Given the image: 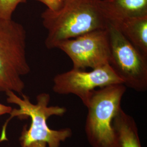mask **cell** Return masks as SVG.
Segmentation results:
<instances>
[{"label":"cell","instance_id":"6da1fadb","mask_svg":"<svg viewBox=\"0 0 147 147\" xmlns=\"http://www.w3.org/2000/svg\"><path fill=\"white\" fill-rule=\"evenodd\" d=\"M41 17L47 31L45 45L49 49L89 32L106 29L108 24L100 0H65L60 10L47 9Z\"/></svg>","mask_w":147,"mask_h":147},{"label":"cell","instance_id":"7a4b0ae2","mask_svg":"<svg viewBox=\"0 0 147 147\" xmlns=\"http://www.w3.org/2000/svg\"><path fill=\"white\" fill-rule=\"evenodd\" d=\"M8 103L14 104L19 109H13L9 113L11 117L4 125L0 142L7 140L5 130L7 124L13 117L20 119L30 117L31 123L27 128L24 127L20 137L21 147H27L34 142H44L48 147H60L61 142H64L72 135V131L69 128L60 130L51 129L47 125V121L51 116H62L65 113L66 109L59 106H49L50 100V95L41 93L37 97V104H33L29 98L22 94V98L17 96L14 92H5Z\"/></svg>","mask_w":147,"mask_h":147},{"label":"cell","instance_id":"3957f363","mask_svg":"<svg viewBox=\"0 0 147 147\" xmlns=\"http://www.w3.org/2000/svg\"><path fill=\"white\" fill-rule=\"evenodd\" d=\"M126 92L123 84L95 89L87 106L85 132L92 147H119L112 121L121 108Z\"/></svg>","mask_w":147,"mask_h":147},{"label":"cell","instance_id":"277c9868","mask_svg":"<svg viewBox=\"0 0 147 147\" xmlns=\"http://www.w3.org/2000/svg\"><path fill=\"white\" fill-rule=\"evenodd\" d=\"M26 32L21 24L0 19V92L22 94V76L30 73L26 58Z\"/></svg>","mask_w":147,"mask_h":147},{"label":"cell","instance_id":"5b68a950","mask_svg":"<svg viewBox=\"0 0 147 147\" xmlns=\"http://www.w3.org/2000/svg\"><path fill=\"white\" fill-rule=\"evenodd\" d=\"M110 43L109 65L126 87L137 92L147 89V57L120 32L107 24Z\"/></svg>","mask_w":147,"mask_h":147},{"label":"cell","instance_id":"8992f818","mask_svg":"<svg viewBox=\"0 0 147 147\" xmlns=\"http://www.w3.org/2000/svg\"><path fill=\"white\" fill-rule=\"evenodd\" d=\"M56 48L68 56L74 69H93L109 64L110 43L107 27L64 40Z\"/></svg>","mask_w":147,"mask_h":147},{"label":"cell","instance_id":"52a82bcc","mask_svg":"<svg viewBox=\"0 0 147 147\" xmlns=\"http://www.w3.org/2000/svg\"><path fill=\"white\" fill-rule=\"evenodd\" d=\"M53 81L54 92L60 95H76L86 107L95 89L111 84H123L109 64L90 71L73 68L57 74Z\"/></svg>","mask_w":147,"mask_h":147},{"label":"cell","instance_id":"ba28073f","mask_svg":"<svg viewBox=\"0 0 147 147\" xmlns=\"http://www.w3.org/2000/svg\"><path fill=\"white\" fill-rule=\"evenodd\" d=\"M100 6L108 22L147 16V0H100Z\"/></svg>","mask_w":147,"mask_h":147},{"label":"cell","instance_id":"9c48e42d","mask_svg":"<svg viewBox=\"0 0 147 147\" xmlns=\"http://www.w3.org/2000/svg\"><path fill=\"white\" fill-rule=\"evenodd\" d=\"M147 57V16L108 22Z\"/></svg>","mask_w":147,"mask_h":147},{"label":"cell","instance_id":"30bf717a","mask_svg":"<svg viewBox=\"0 0 147 147\" xmlns=\"http://www.w3.org/2000/svg\"><path fill=\"white\" fill-rule=\"evenodd\" d=\"M119 147H142L136 124L121 108L112 121Z\"/></svg>","mask_w":147,"mask_h":147},{"label":"cell","instance_id":"8fae6325","mask_svg":"<svg viewBox=\"0 0 147 147\" xmlns=\"http://www.w3.org/2000/svg\"><path fill=\"white\" fill-rule=\"evenodd\" d=\"M27 0H0V19H11L18 5Z\"/></svg>","mask_w":147,"mask_h":147},{"label":"cell","instance_id":"7c38bea8","mask_svg":"<svg viewBox=\"0 0 147 147\" xmlns=\"http://www.w3.org/2000/svg\"><path fill=\"white\" fill-rule=\"evenodd\" d=\"M47 7V9L53 11H57L63 7L65 0H36Z\"/></svg>","mask_w":147,"mask_h":147},{"label":"cell","instance_id":"4fadbf2b","mask_svg":"<svg viewBox=\"0 0 147 147\" xmlns=\"http://www.w3.org/2000/svg\"><path fill=\"white\" fill-rule=\"evenodd\" d=\"M12 109H13L11 106L3 105L0 103V116L5 114H9Z\"/></svg>","mask_w":147,"mask_h":147},{"label":"cell","instance_id":"5bb4252c","mask_svg":"<svg viewBox=\"0 0 147 147\" xmlns=\"http://www.w3.org/2000/svg\"><path fill=\"white\" fill-rule=\"evenodd\" d=\"M47 145L44 142H34L33 143L27 147H47Z\"/></svg>","mask_w":147,"mask_h":147}]
</instances>
